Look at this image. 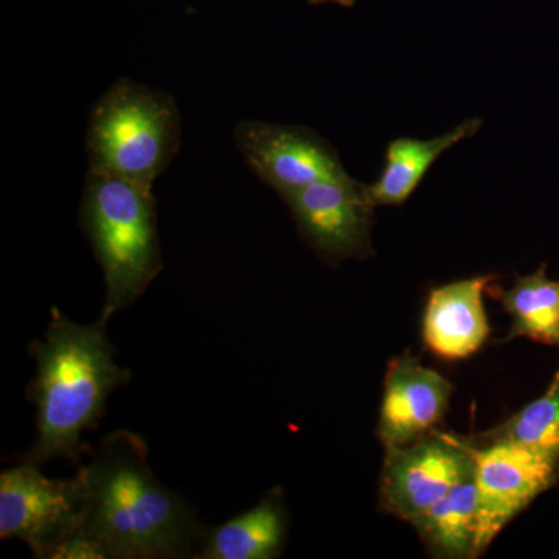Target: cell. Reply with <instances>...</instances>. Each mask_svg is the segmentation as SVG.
Instances as JSON below:
<instances>
[{
    "instance_id": "1",
    "label": "cell",
    "mask_w": 559,
    "mask_h": 559,
    "mask_svg": "<svg viewBox=\"0 0 559 559\" xmlns=\"http://www.w3.org/2000/svg\"><path fill=\"white\" fill-rule=\"evenodd\" d=\"M83 469L90 489L84 530L109 559L197 557L207 530L193 507L157 479L142 437L109 433Z\"/></svg>"
},
{
    "instance_id": "2",
    "label": "cell",
    "mask_w": 559,
    "mask_h": 559,
    "mask_svg": "<svg viewBox=\"0 0 559 559\" xmlns=\"http://www.w3.org/2000/svg\"><path fill=\"white\" fill-rule=\"evenodd\" d=\"M116 353L106 323L80 325L51 308L44 340L31 344L38 373L27 396L38 409V437L22 462L39 466L64 459L83 466L87 447L81 437L98 428L110 393L131 381V370L116 362Z\"/></svg>"
},
{
    "instance_id": "3",
    "label": "cell",
    "mask_w": 559,
    "mask_h": 559,
    "mask_svg": "<svg viewBox=\"0 0 559 559\" xmlns=\"http://www.w3.org/2000/svg\"><path fill=\"white\" fill-rule=\"evenodd\" d=\"M80 224L105 277V305L98 320L108 325L164 270L153 189L90 173Z\"/></svg>"
},
{
    "instance_id": "4",
    "label": "cell",
    "mask_w": 559,
    "mask_h": 559,
    "mask_svg": "<svg viewBox=\"0 0 559 559\" xmlns=\"http://www.w3.org/2000/svg\"><path fill=\"white\" fill-rule=\"evenodd\" d=\"M92 175L153 189L180 146V116L171 95L117 81L92 110L87 130Z\"/></svg>"
},
{
    "instance_id": "5",
    "label": "cell",
    "mask_w": 559,
    "mask_h": 559,
    "mask_svg": "<svg viewBox=\"0 0 559 559\" xmlns=\"http://www.w3.org/2000/svg\"><path fill=\"white\" fill-rule=\"evenodd\" d=\"M87 513L83 466L70 479H50L24 462L0 474V538L24 540L35 558L51 559L86 525Z\"/></svg>"
},
{
    "instance_id": "6",
    "label": "cell",
    "mask_w": 559,
    "mask_h": 559,
    "mask_svg": "<svg viewBox=\"0 0 559 559\" xmlns=\"http://www.w3.org/2000/svg\"><path fill=\"white\" fill-rule=\"evenodd\" d=\"M479 492V557L510 521L559 480V459L511 443H469Z\"/></svg>"
},
{
    "instance_id": "7",
    "label": "cell",
    "mask_w": 559,
    "mask_h": 559,
    "mask_svg": "<svg viewBox=\"0 0 559 559\" xmlns=\"http://www.w3.org/2000/svg\"><path fill=\"white\" fill-rule=\"evenodd\" d=\"M381 509L411 522L474 471L468 441L432 432L406 447L384 448Z\"/></svg>"
},
{
    "instance_id": "8",
    "label": "cell",
    "mask_w": 559,
    "mask_h": 559,
    "mask_svg": "<svg viewBox=\"0 0 559 559\" xmlns=\"http://www.w3.org/2000/svg\"><path fill=\"white\" fill-rule=\"evenodd\" d=\"M235 142L250 168L285 201L320 180L349 176L336 151L304 128L241 121Z\"/></svg>"
},
{
    "instance_id": "9",
    "label": "cell",
    "mask_w": 559,
    "mask_h": 559,
    "mask_svg": "<svg viewBox=\"0 0 559 559\" xmlns=\"http://www.w3.org/2000/svg\"><path fill=\"white\" fill-rule=\"evenodd\" d=\"M305 241L329 261L370 253L374 205L352 176L320 180L285 201Z\"/></svg>"
},
{
    "instance_id": "10",
    "label": "cell",
    "mask_w": 559,
    "mask_h": 559,
    "mask_svg": "<svg viewBox=\"0 0 559 559\" xmlns=\"http://www.w3.org/2000/svg\"><path fill=\"white\" fill-rule=\"evenodd\" d=\"M451 382L411 353L389 364L378 437L382 447H406L436 430L447 414Z\"/></svg>"
},
{
    "instance_id": "11",
    "label": "cell",
    "mask_w": 559,
    "mask_h": 559,
    "mask_svg": "<svg viewBox=\"0 0 559 559\" xmlns=\"http://www.w3.org/2000/svg\"><path fill=\"white\" fill-rule=\"evenodd\" d=\"M495 277L459 280L430 293L423 319L426 347L441 359L474 355L489 334L484 294Z\"/></svg>"
},
{
    "instance_id": "12",
    "label": "cell",
    "mask_w": 559,
    "mask_h": 559,
    "mask_svg": "<svg viewBox=\"0 0 559 559\" xmlns=\"http://www.w3.org/2000/svg\"><path fill=\"white\" fill-rule=\"evenodd\" d=\"M288 514L280 488L271 489L252 509L209 528L198 550L200 559H272L285 543Z\"/></svg>"
},
{
    "instance_id": "13",
    "label": "cell",
    "mask_w": 559,
    "mask_h": 559,
    "mask_svg": "<svg viewBox=\"0 0 559 559\" xmlns=\"http://www.w3.org/2000/svg\"><path fill=\"white\" fill-rule=\"evenodd\" d=\"M480 127V119H469L439 138L393 140L389 145L385 167L380 179L369 187H364L367 198L374 207L404 204L418 189L433 162L439 159L444 151L476 134Z\"/></svg>"
},
{
    "instance_id": "14",
    "label": "cell",
    "mask_w": 559,
    "mask_h": 559,
    "mask_svg": "<svg viewBox=\"0 0 559 559\" xmlns=\"http://www.w3.org/2000/svg\"><path fill=\"white\" fill-rule=\"evenodd\" d=\"M409 524L436 557H479V492L474 471Z\"/></svg>"
},
{
    "instance_id": "15",
    "label": "cell",
    "mask_w": 559,
    "mask_h": 559,
    "mask_svg": "<svg viewBox=\"0 0 559 559\" xmlns=\"http://www.w3.org/2000/svg\"><path fill=\"white\" fill-rule=\"evenodd\" d=\"M489 290L510 314L507 341L527 337L559 348V282L547 277L546 264L535 274L516 278L510 289Z\"/></svg>"
},
{
    "instance_id": "16",
    "label": "cell",
    "mask_w": 559,
    "mask_h": 559,
    "mask_svg": "<svg viewBox=\"0 0 559 559\" xmlns=\"http://www.w3.org/2000/svg\"><path fill=\"white\" fill-rule=\"evenodd\" d=\"M484 437L511 441L559 459V367L543 396Z\"/></svg>"
},
{
    "instance_id": "17",
    "label": "cell",
    "mask_w": 559,
    "mask_h": 559,
    "mask_svg": "<svg viewBox=\"0 0 559 559\" xmlns=\"http://www.w3.org/2000/svg\"><path fill=\"white\" fill-rule=\"evenodd\" d=\"M51 559H109L105 547L91 533L81 528L55 550Z\"/></svg>"
},
{
    "instance_id": "18",
    "label": "cell",
    "mask_w": 559,
    "mask_h": 559,
    "mask_svg": "<svg viewBox=\"0 0 559 559\" xmlns=\"http://www.w3.org/2000/svg\"><path fill=\"white\" fill-rule=\"evenodd\" d=\"M312 3H340V5H349V3L353 2V0H310Z\"/></svg>"
}]
</instances>
